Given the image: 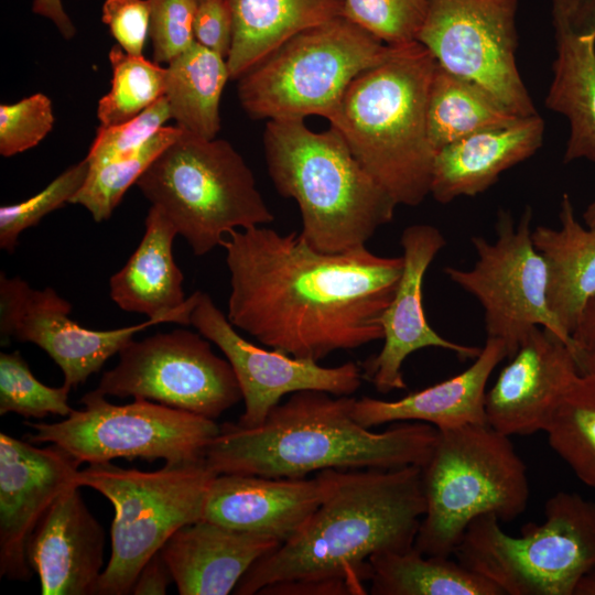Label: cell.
Masks as SVG:
<instances>
[{
	"instance_id": "obj_1",
	"label": "cell",
	"mask_w": 595,
	"mask_h": 595,
	"mask_svg": "<svg viewBox=\"0 0 595 595\" xmlns=\"http://www.w3.org/2000/svg\"><path fill=\"white\" fill-rule=\"evenodd\" d=\"M230 273L227 317L261 344L318 363L382 339L379 317L403 259L366 246L325 253L291 231L253 226L223 240Z\"/></svg>"
},
{
	"instance_id": "obj_2",
	"label": "cell",
	"mask_w": 595,
	"mask_h": 595,
	"mask_svg": "<svg viewBox=\"0 0 595 595\" xmlns=\"http://www.w3.org/2000/svg\"><path fill=\"white\" fill-rule=\"evenodd\" d=\"M355 398L301 390L277 404L256 428L227 422L208 445L207 465L217 474L303 478L325 469L423 467L437 429L397 422L383 432L351 415Z\"/></svg>"
},
{
	"instance_id": "obj_3",
	"label": "cell",
	"mask_w": 595,
	"mask_h": 595,
	"mask_svg": "<svg viewBox=\"0 0 595 595\" xmlns=\"http://www.w3.org/2000/svg\"><path fill=\"white\" fill-rule=\"evenodd\" d=\"M425 508L420 466L337 469L332 490L300 531L252 564L234 593L311 578L365 587L372 555L414 545Z\"/></svg>"
},
{
	"instance_id": "obj_4",
	"label": "cell",
	"mask_w": 595,
	"mask_h": 595,
	"mask_svg": "<svg viewBox=\"0 0 595 595\" xmlns=\"http://www.w3.org/2000/svg\"><path fill=\"white\" fill-rule=\"evenodd\" d=\"M435 66L418 41L390 45L382 62L349 84L328 119L397 205L416 206L430 194L436 152L426 106Z\"/></svg>"
},
{
	"instance_id": "obj_5",
	"label": "cell",
	"mask_w": 595,
	"mask_h": 595,
	"mask_svg": "<svg viewBox=\"0 0 595 595\" xmlns=\"http://www.w3.org/2000/svg\"><path fill=\"white\" fill-rule=\"evenodd\" d=\"M263 149L277 192L296 202L300 235L315 250L340 253L365 247L393 219L397 203L334 127L315 132L304 119L268 120Z\"/></svg>"
},
{
	"instance_id": "obj_6",
	"label": "cell",
	"mask_w": 595,
	"mask_h": 595,
	"mask_svg": "<svg viewBox=\"0 0 595 595\" xmlns=\"http://www.w3.org/2000/svg\"><path fill=\"white\" fill-rule=\"evenodd\" d=\"M422 484L426 508L413 547L431 556L453 555L479 516L513 521L530 497L527 466L510 436L488 424L437 430Z\"/></svg>"
},
{
	"instance_id": "obj_7",
	"label": "cell",
	"mask_w": 595,
	"mask_h": 595,
	"mask_svg": "<svg viewBox=\"0 0 595 595\" xmlns=\"http://www.w3.org/2000/svg\"><path fill=\"white\" fill-rule=\"evenodd\" d=\"M136 185L196 256L221 246L224 236L234 229L274 219L245 159L223 139H204L184 130Z\"/></svg>"
},
{
	"instance_id": "obj_8",
	"label": "cell",
	"mask_w": 595,
	"mask_h": 595,
	"mask_svg": "<svg viewBox=\"0 0 595 595\" xmlns=\"http://www.w3.org/2000/svg\"><path fill=\"white\" fill-rule=\"evenodd\" d=\"M453 555L496 584L504 595H574L595 569V501L559 491L544 504V521L509 536L494 513L474 519Z\"/></svg>"
},
{
	"instance_id": "obj_9",
	"label": "cell",
	"mask_w": 595,
	"mask_h": 595,
	"mask_svg": "<svg viewBox=\"0 0 595 595\" xmlns=\"http://www.w3.org/2000/svg\"><path fill=\"white\" fill-rule=\"evenodd\" d=\"M217 474L205 458L165 463L154 472L93 463L76 475L113 506L111 555L95 588L98 595L131 594L147 561L180 528L203 517L209 486Z\"/></svg>"
},
{
	"instance_id": "obj_10",
	"label": "cell",
	"mask_w": 595,
	"mask_h": 595,
	"mask_svg": "<svg viewBox=\"0 0 595 595\" xmlns=\"http://www.w3.org/2000/svg\"><path fill=\"white\" fill-rule=\"evenodd\" d=\"M389 52L390 45L338 17L294 35L246 72L238 79L240 105L255 120H328L349 84Z\"/></svg>"
},
{
	"instance_id": "obj_11",
	"label": "cell",
	"mask_w": 595,
	"mask_h": 595,
	"mask_svg": "<svg viewBox=\"0 0 595 595\" xmlns=\"http://www.w3.org/2000/svg\"><path fill=\"white\" fill-rule=\"evenodd\" d=\"M80 402L84 409L63 421L26 422L34 431L29 441L54 444L79 464L119 457L184 463L204 459L220 432L213 419L147 399L115 404L93 390Z\"/></svg>"
},
{
	"instance_id": "obj_12",
	"label": "cell",
	"mask_w": 595,
	"mask_h": 595,
	"mask_svg": "<svg viewBox=\"0 0 595 595\" xmlns=\"http://www.w3.org/2000/svg\"><path fill=\"white\" fill-rule=\"evenodd\" d=\"M531 220L530 207L517 224L508 210L499 209L496 240L473 236L475 264L467 270L445 267L444 273L479 302L487 337L505 344L508 359L536 327L559 337L576 356L573 338L549 307L547 268L532 241Z\"/></svg>"
},
{
	"instance_id": "obj_13",
	"label": "cell",
	"mask_w": 595,
	"mask_h": 595,
	"mask_svg": "<svg viewBox=\"0 0 595 595\" xmlns=\"http://www.w3.org/2000/svg\"><path fill=\"white\" fill-rule=\"evenodd\" d=\"M119 363L95 389L104 396L133 397L216 420L242 399L227 359L207 338L187 329L131 339Z\"/></svg>"
},
{
	"instance_id": "obj_14",
	"label": "cell",
	"mask_w": 595,
	"mask_h": 595,
	"mask_svg": "<svg viewBox=\"0 0 595 595\" xmlns=\"http://www.w3.org/2000/svg\"><path fill=\"white\" fill-rule=\"evenodd\" d=\"M518 0H426L416 41L519 117L538 113L516 62Z\"/></svg>"
},
{
	"instance_id": "obj_15",
	"label": "cell",
	"mask_w": 595,
	"mask_h": 595,
	"mask_svg": "<svg viewBox=\"0 0 595 595\" xmlns=\"http://www.w3.org/2000/svg\"><path fill=\"white\" fill-rule=\"evenodd\" d=\"M191 325L223 351L238 380L245 410L237 424L256 428L281 399L301 390L351 396L361 386L360 365L347 361L336 367L267 350L241 337L212 298L199 291Z\"/></svg>"
},
{
	"instance_id": "obj_16",
	"label": "cell",
	"mask_w": 595,
	"mask_h": 595,
	"mask_svg": "<svg viewBox=\"0 0 595 595\" xmlns=\"http://www.w3.org/2000/svg\"><path fill=\"white\" fill-rule=\"evenodd\" d=\"M72 304L52 288L35 290L22 279L0 273V335L2 344L15 338L45 350L71 389L98 372L136 333L164 323L148 318L141 324L109 331L89 329L69 317Z\"/></svg>"
},
{
	"instance_id": "obj_17",
	"label": "cell",
	"mask_w": 595,
	"mask_h": 595,
	"mask_svg": "<svg viewBox=\"0 0 595 595\" xmlns=\"http://www.w3.org/2000/svg\"><path fill=\"white\" fill-rule=\"evenodd\" d=\"M403 269L394 294L379 317L383 345L377 355L360 364L363 379L380 393L407 388L402 365L425 347L453 351L461 360L475 359L482 348L441 336L429 324L423 307V281L428 268L445 247L439 228L428 224L408 226L401 234Z\"/></svg>"
},
{
	"instance_id": "obj_18",
	"label": "cell",
	"mask_w": 595,
	"mask_h": 595,
	"mask_svg": "<svg viewBox=\"0 0 595 595\" xmlns=\"http://www.w3.org/2000/svg\"><path fill=\"white\" fill-rule=\"evenodd\" d=\"M79 465L54 444L40 448L0 433L1 577L30 580L28 541L53 502L71 487L78 486Z\"/></svg>"
},
{
	"instance_id": "obj_19",
	"label": "cell",
	"mask_w": 595,
	"mask_h": 595,
	"mask_svg": "<svg viewBox=\"0 0 595 595\" xmlns=\"http://www.w3.org/2000/svg\"><path fill=\"white\" fill-rule=\"evenodd\" d=\"M580 374L572 348L549 331L536 327L486 392L487 424L508 436L544 432L562 396Z\"/></svg>"
},
{
	"instance_id": "obj_20",
	"label": "cell",
	"mask_w": 595,
	"mask_h": 595,
	"mask_svg": "<svg viewBox=\"0 0 595 595\" xmlns=\"http://www.w3.org/2000/svg\"><path fill=\"white\" fill-rule=\"evenodd\" d=\"M337 469L286 478L219 474L208 489L202 519L277 539L281 544L310 519L332 490Z\"/></svg>"
},
{
	"instance_id": "obj_21",
	"label": "cell",
	"mask_w": 595,
	"mask_h": 595,
	"mask_svg": "<svg viewBox=\"0 0 595 595\" xmlns=\"http://www.w3.org/2000/svg\"><path fill=\"white\" fill-rule=\"evenodd\" d=\"M555 41L545 98L569 121L563 161L595 162V0H551Z\"/></svg>"
},
{
	"instance_id": "obj_22",
	"label": "cell",
	"mask_w": 595,
	"mask_h": 595,
	"mask_svg": "<svg viewBox=\"0 0 595 595\" xmlns=\"http://www.w3.org/2000/svg\"><path fill=\"white\" fill-rule=\"evenodd\" d=\"M105 532L79 487L64 491L44 513L28 545L43 595H89L102 573Z\"/></svg>"
},
{
	"instance_id": "obj_23",
	"label": "cell",
	"mask_w": 595,
	"mask_h": 595,
	"mask_svg": "<svg viewBox=\"0 0 595 595\" xmlns=\"http://www.w3.org/2000/svg\"><path fill=\"white\" fill-rule=\"evenodd\" d=\"M281 542L204 519L174 532L160 550L181 595H227Z\"/></svg>"
},
{
	"instance_id": "obj_24",
	"label": "cell",
	"mask_w": 595,
	"mask_h": 595,
	"mask_svg": "<svg viewBox=\"0 0 595 595\" xmlns=\"http://www.w3.org/2000/svg\"><path fill=\"white\" fill-rule=\"evenodd\" d=\"M505 358V344L487 337L479 355L458 375L393 401L355 398L351 415L369 429L403 421L428 423L437 430L487 424L486 387L494 369Z\"/></svg>"
},
{
	"instance_id": "obj_25",
	"label": "cell",
	"mask_w": 595,
	"mask_h": 595,
	"mask_svg": "<svg viewBox=\"0 0 595 595\" xmlns=\"http://www.w3.org/2000/svg\"><path fill=\"white\" fill-rule=\"evenodd\" d=\"M143 237L127 263L109 281L110 298L123 311L191 325L199 291L185 298L184 277L173 256L177 234L155 206L145 217Z\"/></svg>"
},
{
	"instance_id": "obj_26",
	"label": "cell",
	"mask_w": 595,
	"mask_h": 595,
	"mask_svg": "<svg viewBox=\"0 0 595 595\" xmlns=\"http://www.w3.org/2000/svg\"><path fill=\"white\" fill-rule=\"evenodd\" d=\"M543 136L544 121L536 113L446 144L435 153L430 194L447 204L484 193L501 173L532 156Z\"/></svg>"
},
{
	"instance_id": "obj_27",
	"label": "cell",
	"mask_w": 595,
	"mask_h": 595,
	"mask_svg": "<svg viewBox=\"0 0 595 595\" xmlns=\"http://www.w3.org/2000/svg\"><path fill=\"white\" fill-rule=\"evenodd\" d=\"M559 219V228L538 226L531 237L545 263L549 307L572 337L582 310L595 294V226L577 220L567 194L562 196Z\"/></svg>"
},
{
	"instance_id": "obj_28",
	"label": "cell",
	"mask_w": 595,
	"mask_h": 595,
	"mask_svg": "<svg viewBox=\"0 0 595 595\" xmlns=\"http://www.w3.org/2000/svg\"><path fill=\"white\" fill-rule=\"evenodd\" d=\"M234 19L227 64L230 79L251 67L294 35L344 13V0H228Z\"/></svg>"
},
{
	"instance_id": "obj_29",
	"label": "cell",
	"mask_w": 595,
	"mask_h": 595,
	"mask_svg": "<svg viewBox=\"0 0 595 595\" xmlns=\"http://www.w3.org/2000/svg\"><path fill=\"white\" fill-rule=\"evenodd\" d=\"M228 79L227 60L197 42L167 63L164 96L176 126L197 137L215 139Z\"/></svg>"
},
{
	"instance_id": "obj_30",
	"label": "cell",
	"mask_w": 595,
	"mask_h": 595,
	"mask_svg": "<svg viewBox=\"0 0 595 595\" xmlns=\"http://www.w3.org/2000/svg\"><path fill=\"white\" fill-rule=\"evenodd\" d=\"M369 563L372 595H504L457 560L424 555L414 547L375 554Z\"/></svg>"
},
{
	"instance_id": "obj_31",
	"label": "cell",
	"mask_w": 595,
	"mask_h": 595,
	"mask_svg": "<svg viewBox=\"0 0 595 595\" xmlns=\"http://www.w3.org/2000/svg\"><path fill=\"white\" fill-rule=\"evenodd\" d=\"M520 118L480 85L436 63L426 106L428 133L435 152L470 134L510 126Z\"/></svg>"
},
{
	"instance_id": "obj_32",
	"label": "cell",
	"mask_w": 595,
	"mask_h": 595,
	"mask_svg": "<svg viewBox=\"0 0 595 595\" xmlns=\"http://www.w3.org/2000/svg\"><path fill=\"white\" fill-rule=\"evenodd\" d=\"M544 432L553 452L595 490V370L572 381Z\"/></svg>"
},
{
	"instance_id": "obj_33",
	"label": "cell",
	"mask_w": 595,
	"mask_h": 595,
	"mask_svg": "<svg viewBox=\"0 0 595 595\" xmlns=\"http://www.w3.org/2000/svg\"><path fill=\"white\" fill-rule=\"evenodd\" d=\"M183 131L177 126L163 127L139 149L99 164H89L87 178L71 204L84 206L97 223L110 218L127 190Z\"/></svg>"
},
{
	"instance_id": "obj_34",
	"label": "cell",
	"mask_w": 595,
	"mask_h": 595,
	"mask_svg": "<svg viewBox=\"0 0 595 595\" xmlns=\"http://www.w3.org/2000/svg\"><path fill=\"white\" fill-rule=\"evenodd\" d=\"M111 88L98 101L100 126H117L131 120L164 96L165 67L143 55H130L119 45L109 52Z\"/></svg>"
},
{
	"instance_id": "obj_35",
	"label": "cell",
	"mask_w": 595,
	"mask_h": 595,
	"mask_svg": "<svg viewBox=\"0 0 595 595\" xmlns=\"http://www.w3.org/2000/svg\"><path fill=\"white\" fill-rule=\"evenodd\" d=\"M71 388L50 387L37 380L28 363L15 350L0 354V414L10 412L41 419L48 414L68 416Z\"/></svg>"
},
{
	"instance_id": "obj_36",
	"label": "cell",
	"mask_w": 595,
	"mask_h": 595,
	"mask_svg": "<svg viewBox=\"0 0 595 595\" xmlns=\"http://www.w3.org/2000/svg\"><path fill=\"white\" fill-rule=\"evenodd\" d=\"M89 172L86 159L71 165L41 192L18 204L0 207V248L12 253L20 234L40 220L71 203L84 185Z\"/></svg>"
},
{
	"instance_id": "obj_37",
	"label": "cell",
	"mask_w": 595,
	"mask_h": 595,
	"mask_svg": "<svg viewBox=\"0 0 595 595\" xmlns=\"http://www.w3.org/2000/svg\"><path fill=\"white\" fill-rule=\"evenodd\" d=\"M426 0H344L343 17L387 45L416 41Z\"/></svg>"
},
{
	"instance_id": "obj_38",
	"label": "cell",
	"mask_w": 595,
	"mask_h": 595,
	"mask_svg": "<svg viewBox=\"0 0 595 595\" xmlns=\"http://www.w3.org/2000/svg\"><path fill=\"white\" fill-rule=\"evenodd\" d=\"M53 125L52 101L42 93L0 105V154L8 158L37 145Z\"/></svg>"
},
{
	"instance_id": "obj_39",
	"label": "cell",
	"mask_w": 595,
	"mask_h": 595,
	"mask_svg": "<svg viewBox=\"0 0 595 595\" xmlns=\"http://www.w3.org/2000/svg\"><path fill=\"white\" fill-rule=\"evenodd\" d=\"M172 118L165 96L141 113L117 126H99L86 155L90 165L132 152L153 138Z\"/></svg>"
},
{
	"instance_id": "obj_40",
	"label": "cell",
	"mask_w": 595,
	"mask_h": 595,
	"mask_svg": "<svg viewBox=\"0 0 595 595\" xmlns=\"http://www.w3.org/2000/svg\"><path fill=\"white\" fill-rule=\"evenodd\" d=\"M153 61L170 63L196 41L194 18L198 0H149Z\"/></svg>"
},
{
	"instance_id": "obj_41",
	"label": "cell",
	"mask_w": 595,
	"mask_h": 595,
	"mask_svg": "<svg viewBox=\"0 0 595 595\" xmlns=\"http://www.w3.org/2000/svg\"><path fill=\"white\" fill-rule=\"evenodd\" d=\"M149 0H105L101 20L118 45L130 55H142L150 31Z\"/></svg>"
},
{
	"instance_id": "obj_42",
	"label": "cell",
	"mask_w": 595,
	"mask_h": 595,
	"mask_svg": "<svg viewBox=\"0 0 595 595\" xmlns=\"http://www.w3.org/2000/svg\"><path fill=\"white\" fill-rule=\"evenodd\" d=\"M232 34L234 19L228 0H198L194 18L195 41L227 60Z\"/></svg>"
},
{
	"instance_id": "obj_43",
	"label": "cell",
	"mask_w": 595,
	"mask_h": 595,
	"mask_svg": "<svg viewBox=\"0 0 595 595\" xmlns=\"http://www.w3.org/2000/svg\"><path fill=\"white\" fill-rule=\"evenodd\" d=\"M262 595H361L365 587L345 578H311L278 582L264 586Z\"/></svg>"
},
{
	"instance_id": "obj_44",
	"label": "cell",
	"mask_w": 595,
	"mask_h": 595,
	"mask_svg": "<svg viewBox=\"0 0 595 595\" xmlns=\"http://www.w3.org/2000/svg\"><path fill=\"white\" fill-rule=\"evenodd\" d=\"M581 374L595 370V294L586 302L572 333Z\"/></svg>"
},
{
	"instance_id": "obj_45",
	"label": "cell",
	"mask_w": 595,
	"mask_h": 595,
	"mask_svg": "<svg viewBox=\"0 0 595 595\" xmlns=\"http://www.w3.org/2000/svg\"><path fill=\"white\" fill-rule=\"evenodd\" d=\"M171 582H173L171 571L159 551L140 570L132 586L131 594L162 595L166 593V588Z\"/></svg>"
},
{
	"instance_id": "obj_46",
	"label": "cell",
	"mask_w": 595,
	"mask_h": 595,
	"mask_svg": "<svg viewBox=\"0 0 595 595\" xmlns=\"http://www.w3.org/2000/svg\"><path fill=\"white\" fill-rule=\"evenodd\" d=\"M33 13L48 19L66 40H71L76 28L63 7L62 0H33Z\"/></svg>"
},
{
	"instance_id": "obj_47",
	"label": "cell",
	"mask_w": 595,
	"mask_h": 595,
	"mask_svg": "<svg viewBox=\"0 0 595 595\" xmlns=\"http://www.w3.org/2000/svg\"><path fill=\"white\" fill-rule=\"evenodd\" d=\"M574 595H595V569L581 577L575 587Z\"/></svg>"
},
{
	"instance_id": "obj_48",
	"label": "cell",
	"mask_w": 595,
	"mask_h": 595,
	"mask_svg": "<svg viewBox=\"0 0 595 595\" xmlns=\"http://www.w3.org/2000/svg\"><path fill=\"white\" fill-rule=\"evenodd\" d=\"M583 219L586 226H595V199L586 207Z\"/></svg>"
}]
</instances>
